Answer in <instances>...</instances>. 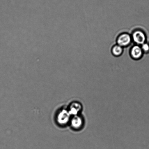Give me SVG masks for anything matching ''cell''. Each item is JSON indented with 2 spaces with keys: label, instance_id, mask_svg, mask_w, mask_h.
Masks as SVG:
<instances>
[{
  "label": "cell",
  "instance_id": "ba28073f",
  "mask_svg": "<svg viewBox=\"0 0 149 149\" xmlns=\"http://www.w3.org/2000/svg\"><path fill=\"white\" fill-rule=\"evenodd\" d=\"M141 48L143 52H149V45L148 43H145L143 44Z\"/></svg>",
  "mask_w": 149,
  "mask_h": 149
},
{
  "label": "cell",
  "instance_id": "6da1fadb",
  "mask_svg": "<svg viewBox=\"0 0 149 149\" xmlns=\"http://www.w3.org/2000/svg\"><path fill=\"white\" fill-rule=\"evenodd\" d=\"M71 115L68 110L62 109L58 112L56 116V121L59 125H64L70 122Z\"/></svg>",
  "mask_w": 149,
  "mask_h": 149
},
{
  "label": "cell",
  "instance_id": "5b68a950",
  "mask_svg": "<svg viewBox=\"0 0 149 149\" xmlns=\"http://www.w3.org/2000/svg\"><path fill=\"white\" fill-rule=\"evenodd\" d=\"M118 45L121 47L126 46L131 42V37L128 34H123L118 38L117 41Z\"/></svg>",
  "mask_w": 149,
  "mask_h": 149
},
{
  "label": "cell",
  "instance_id": "7a4b0ae2",
  "mask_svg": "<svg viewBox=\"0 0 149 149\" xmlns=\"http://www.w3.org/2000/svg\"><path fill=\"white\" fill-rule=\"evenodd\" d=\"M70 123L73 129L78 130L82 127L84 124V120L80 115H75L71 118Z\"/></svg>",
  "mask_w": 149,
  "mask_h": 149
},
{
  "label": "cell",
  "instance_id": "3957f363",
  "mask_svg": "<svg viewBox=\"0 0 149 149\" xmlns=\"http://www.w3.org/2000/svg\"><path fill=\"white\" fill-rule=\"evenodd\" d=\"M134 41L138 45H143L145 43L146 37L143 32L141 31H136L132 36Z\"/></svg>",
  "mask_w": 149,
  "mask_h": 149
},
{
  "label": "cell",
  "instance_id": "277c9868",
  "mask_svg": "<svg viewBox=\"0 0 149 149\" xmlns=\"http://www.w3.org/2000/svg\"><path fill=\"white\" fill-rule=\"evenodd\" d=\"M82 109L81 104L78 102H74L70 105L68 109L70 115L73 116L79 115Z\"/></svg>",
  "mask_w": 149,
  "mask_h": 149
},
{
  "label": "cell",
  "instance_id": "52a82bcc",
  "mask_svg": "<svg viewBox=\"0 0 149 149\" xmlns=\"http://www.w3.org/2000/svg\"><path fill=\"white\" fill-rule=\"evenodd\" d=\"M112 53L115 56H119L123 52L122 47L119 45H116L114 46L112 50Z\"/></svg>",
  "mask_w": 149,
  "mask_h": 149
},
{
  "label": "cell",
  "instance_id": "8992f818",
  "mask_svg": "<svg viewBox=\"0 0 149 149\" xmlns=\"http://www.w3.org/2000/svg\"><path fill=\"white\" fill-rule=\"evenodd\" d=\"M143 51L141 48L139 46H135L131 50V55L134 59H139L143 55Z\"/></svg>",
  "mask_w": 149,
  "mask_h": 149
}]
</instances>
